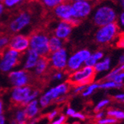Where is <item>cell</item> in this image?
<instances>
[{
  "instance_id": "6da1fadb",
  "label": "cell",
  "mask_w": 124,
  "mask_h": 124,
  "mask_svg": "<svg viewBox=\"0 0 124 124\" xmlns=\"http://www.w3.org/2000/svg\"><path fill=\"white\" fill-rule=\"evenodd\" d=\"M71 88V85L68 81L60 82L56 85L48 88L43 93H41L38 101L42 109L47 108L53 103H55L60 97L68 95Z\"/></svg>"
},
{
  "instance_id": "7a4b0ae2",
  "label": "cell",
  "mask_w": 124,
  "mask_h": 124,
  "mask_svg": "<svg viewBox=\"0 0 124 124\" xmlns=\"http://www.w3.org/2000/svg\"><path fill=\"white\" fill-rule=\"evenodd\" d=\"M92 20L97 26H103L111 22H115L117 19V11L114 5L111 2L101 3L92 11Z\"/></svg>"
},
{
  "instance_id": "3957f363",
  "label": "cell",
  "mask_w": 124,
  "mask_h": 124,
  "mask_svg": "<svg viewBox=\"0 0 124 124\" xmlns=\"http://www.w3.org/2000/svg\"><path fill=\"white\" fill-rule=\"evenodd\" d=\"M41 94L40 90L31 85L13 87L10 92V99L14 105L23 106L32 100H37Z\"/></svg>"
},
{
  "instance_id": "277c9868",
  "label": "cell",
  "mask_w": 124,
  "mask_h": 124,
  "mask_svg": "<svg viewBox=\"0 0 124 124\" xmlns=\"http://www.w3.org/2000/svg\"><path fill=\"white\" fill-rule=\"evenodd\" d=\"M22 54L10 47L0 53V72L8 74L16 69L22 62Z\"/></svg>"
},
{
  "instance_id": "5b68a950",
  "label": "cell",
  "mask_w": 124,
  "mask_h": 124,
  "mask_svg": "<svg viewBox=\"0 0 124 124\" xmlns=\"http://www.w3.org/2000/svg\"><path fill=\"white\" fill-rule=\"evenodd\" d=\"M49 37L48 33L37 31L29 35L30 48L37 51L40 57H48L51 51L49 48Z\"/></svg>"
},
{
  "instance_id": "8992f818",
  "label": "cell",
  "mask_w": 124,
  "mask_h": 124,
  "mask_svg": "<svg viewBox=\"0 0 124 124\" xmlns=\"http://www.w3.org/2000/svg\"><path fill=\"white\" fill-rule=\"evenodd\" d=\"M96 76V72L94 67L83 65L80 69L69 73L67 77V81L71 86L76 85H86L94 82Z\"/></svg>"
},
{
  "instance_id": "52a82bcc",
  "label": "cell",
  "mask_w": 124,
  "mask_h": 124,
  "mask_svg": "<svg viewBox=\"0 0 124 124\" xmlns=\"http://www.w3.org/2000/svg\"><path fill=\"white\" fill-rule=\"evenodd\" d=\"M119 31L120 28L116 22L100 26L94 34L95 42L101 46H106L115 39L118 35Z\"/></svg>"
},
{
  "instance_id": "ba28073f",
  "label": "cell",
  "mask_w": 124,
  "mask_h": 124,
  "mask_svg": "<svg viewBox=\"0 0 124 124\" xmlns=\"http://www.w3.org/2000/svg\"><path fill=\"white\" fill-rule=\"evenodd\" d=\"M32 22L33 16L29 11L22 10L10 20L8 28L12 34L22 33L32 24Z\"/></svg>"
},
{
  "instance_id": "9c48e42d",
  "label": "cell",
  "mask_w": 124,
  "mask_h": 124,
  "mask_svg": "<svg viewBox=\"0 0 124 124\" xmlns=\"http://www.w3.org/2000/svg\"><path fill=\"white\" fill-rule=\"evenodd\" d=\"M91 54L92 52L88 49L82 48L74 51L71 54H69L65 70L66 72L71 73L80 69V68L85 65L86 60Z\"/></svg>"
},
{
  "instance_id": "30bf717a",
  "label": "cell",
  "mask_w": 124,
  "mask_h": 124,
  "mask_svg": "<svg viewBox=\"0 0 124 124\" xmlns=\"http://www.w3.org/2000/svg\"><path fill=\"white\" fill-rule=\"evenodd\" d=\"M69 56V51L65 47L57 51L50 52L47 57L50 68L54 71H65Z\"/></svg>"
},
{
  "instance_id": "8fae6325",
  "label": "cell",
  "mask_w": 124,
  "mask_h": 124,
  "mask_svg": "<svg viewBox=\"0 0 124 124\" xmlns=\"http://www.w3.org/2000/svg\"><path fill=\"white\" fill-rule=\"evenodd\" d=\"M8 79L12 87L31 85L32 77L30 71L24 69H15L8 74Z\"/></svg>"
},
{
  "instance_id": "7c38bea8",
  "label": "cell",
  "mask_w": 124,
  "mask_h": 124,
  "mask_svg": "<svg viewBox=\"0 0 124 124\" xmlns=\"http://www.w3.org/2000/svg\"><path fill=\"white\" fill-rule=\"evenodd\" d=\"M74 17L80 20L88 18L92 14L94 6L91 0H77L71 2Z\"/></svg>"
},
{
  "instance_id": "4fadbf2b",
  "label": "cell",
  "mask_w": 124,
  "mask_h": 124,
  "mask_svg": "<svg viewBox=\"0 0 124 124\" xmlns=\"http://www.w3.org/2000/svg\"><path fill=\"white\" fill-rule=\"evenodd\" d=\"M9 47L23 54L30 48L29 36L22 33H14L10 38Z\"/></svg>"
},
{
  "instance_id": "5bb4252c",
  "label": "cell",
  "mask_w": 124,
  "mask_h": 124,
  "mask_svg": "<svg viewBox=\"0 0 124 124\" xmlns=\"http://www.w3.org/2000/svg\"><path fill=\"white\" fill-rule=\"evenodd\" d=\"M54 16L59 20L71 22L74 17V10L71 2H62L57 6H56L53 10Z\"/></svg>"
},
{
  "instance_id": "9a60e30c",
  "label": "cell",
  "mask_w": 124,
  "mask_h": 124,
  "mask_svg": "<svg viewBox=\"0 0 124 124\" xmlns=\"http://www.w3.org/2000/svg\"><path fill=\"white\" fill-rule=\"evenodd\" d=\"M74 26L69 22L59 20L53 29V35L65 41L71 37Z\"/></svg>"
},
{
  "instance_id": "2e32d148",
  "label": "cell",
  "mask_w": 124,
  "mask_h": 124,
  "mask_svg": "<svg viewBox=\"0 0 124 124\" xmlns=\"http://www.w3.org/2000/svg\"><path fill=\"white\" fill-rule=\"evenodd\" d=\"M40 58V55L33 50L31 48H29L26 52H25L22 54V69H24L28 71H32L33 69L36 66L39 59Z\"/></svg>"
},
{
  "instance_id": "e0dca14e",
  "label": "cell",
  "mask_w": 124,
  "mask_h": 124,
  "mask_svg": "<svg viewBox=\"0 0 124 124\" xmlns=\"http://www.w3.org/2000/svg\"><path fill=\"white\" fill-rule=\"evenodd\" d=\"M26 115L28 118V121L35 118L40 117V113L42 108L39 103L38 99L32 100L28 103L25 106H23Z\"/></svg>"
},
{
  "instance_id": "ac0fdd59",
  "label": "cell",
  "mask_w": 124,
  "mask_h": 124,
  "mask_svg": "<svg viewBox=\"0 0 124 124\" xmlns=\"http://www.w3.org/2000/svg\"><path fill=\"white\" fill-rule=\"evenodd\" d=\"M50 68L49 62L47 57H40L36 66L33 69V74L37 77H41L46 75Z\"/></svg>"
},
{
  "instance_id": "d6986e66",
  "label": "cell",
  "mask_w": 124,
  "mask_h": 124,
  "mask_svg": "<svg viewBox=\"0 0 124 124\" xmlns=\"http://www.w3.org/2000/svg\"><path fill=\"white\" fill-rule=\"evenodd\" d=\"M11 120L12 121H10V123L14 124H25L28 123V118L23 106H16V108L13 112V117Z\"/></svg>"
},
{
  "instance_id": "ffe728a7",
  "label": "cell",
  "mask_w": 124,
  "mask_h": 124,
  "mask_svg": "<svg viewBox=\"0 0 124 124\" xmlns=\"http://www.w3.org/2000/svg\"><path fill=\"white\" fill-rule=\"evenodd\" d=\"M111 60L109 57H103L102 60L98 61L96 65L94 66V71L96 74L103 73L106 71H108L111 69Z\"/></svg>"
},
{
  "instance_id": "44dd1931",
  "label": "cell",
  "mask_w": 124,
  "mask_h": 124,
  "mask_svg": "<svg viewBox=\"0 0 124 124\" xmlns=\"http://www.w3.org/2000/svg\"><path fill=\"white\" fill-rule=\"evenodd\" d=\"M104 57V53L102 51H97L90 54V56L86 60L85 65L94 67L96 63L100 61V60H102Z\"/></svg>"
},
{
  "instance_id": "7402d4cb",
  "label": "cell",
  "mask_w": 124,
  "mask_h": 124,
  "mask_svg": "<svg viewBox=\"0 0 124 124\" xmlns=\"http://www.w3.org/2000/svg\"><path fill=\"white\" fill-rule=\"evenodd\" d=\"M64 114L68 117V118H73L74 120H78L80 121H85L86 119V117L83 113L76 111L72 107H67L65 109Z\"/></svg>"
},
{
  "instance_id": "603a6c76",
  "label": "cell",
  "mask_w": 124,
  "mask_h": 124,
  "mask_svg": "<svg viewBox=\"0 0 124 124\" xmlns=\"http://www.w3.org/2000/svg\"><path fill=\"white\" fill-rule=\"evenodd\" d=\"M65 41L60 39L59 37H56L54 35H51L49 37V48L51 52L57 51L64 47Z\"/></svg>"
},
{
  "instance_id": "cb8c5ba5",
  "label": "cell",
  "mask_w": 124,
  "mask_h": 124,
  "mask_svg": "<svg viewBox=\"0 0 124 124\" xmlns=\"http://www.w3.org/2000/svg\"><path fill=\"white\" fill-rule=\"evenodd\" d=\"M98 89H100V83L94 81V82L85 85L83 92L81 93V96L83 98L89 97H91Z\"/></svg>"
},
{
  "instance_id": "d4e9b609",
  "label": "cell",
  "mask_w": 124,
  "mask_h": 124,
  "mask_svg": "<svg viewBox=\"0 0 124 124\" xmlns=\"http://www.w3.org/2000/svg\"><path fill=\"white\" fill-rule=\"evenodd\" d=\"M123 86H124L123 83H118L113 80H106L102 83H100V88L103 90L121 89Z\"/></svg>"
},
{
  "instance_id": "484cf974",
  "label": "cell",
  "mask_w": 124,
  "mask_h": 124,
  "mask_svg": "<svg viewBox=\"0 0 124 124\" xmlns=\"http://www.w3.org/2000/svg\"><path fill=\"white\" fill-rule=\"evenodd\" d=\"M26 2H28V0H4L3 3L6 9L11 10L24 5Z\"/></svg>"
},
{
  "instance_id": "4316f807",
  "label": "cell",
  "mask_w": 124,
  "mask_h": 124,
  "mask_svg": "<svg viewBox=\"0 0 124 124\" xmlns=\"http://www.w3.org/2000/svg\"><path fill=\"white\" fill-rule=\"evenodd\" d=\"M65 0H39L42 5L48 10H53L56 6H57Z\"/></svg>"
},
{
  "instance_id": "83f0119b",
  "label": "cell",
  "mask_w": 124,
  "mask_h": 124,
  "mask_svg": "<svg viewBox=\"0 0 124 124\" xmlns=\"http://www.w3.org/2000/svg\"><path fill=\"white\" fill-rule=\"evenodd\" d=\"M108 116L112 117L117 120H124V111L119 109H108L106 111Z\"/></svg>"
},
{
  "instance_id": "f1b7e54d",
  "label": "cell",
  "mask_w": 124,
  "mask_h": 124,
  "mask_svg": "<svg viewBox=\"0 0 124 124\" xmlns=\"http://www.w3.org/2000/svg\"><path fill=\"white\" fill-rule=\"evenodd\" d=\"M51 80L54 82H62L65 79H67V74L65 71H54L51 74Z\"/></svg>"
},
{
  "instance_id": "f546056e",
  "label": "cell",
  "mask_w": 124,
  "mask_h": 124,
  "mask_svg": "<svg viewBox=\"0 0 124 124\" xmlns=\"http://www.w3.org/2000/svg\"><path fill=\"white\" fill-rule=\"evenodd\" d=\"M10 38L8 34H0V53L9 47Z\"/></svg>"
},
{
  "instance_id": "4dcf8cb0",
  "label": "cell",
  "mask_w": 124,
  "mask_h": 124,
  "mask_svg": "<svg viewBox=\"0 0 124 124\" xmlns=\"http://www.w3.org/2000/svg\"><path fill=\"white\" fill-rule=\"evenodd\" d=\"M111 103V100L108 99V98H106V99H103L100 100L99 102L97 103V105L95 106L94 110V111H101L103 110L105 107H106L109 103Z\"/></svg>"
},
{
  "instance_id": "1f68e13d",
  "label": "cell",
  "mask_w": 124,
  "mask_h": 124,
  "mask_svg": "<svg viewBox=\"0 0 124 124\" xmlns=\"http://www.w3.org/2000/svg\"><path fill=\"white\" fill-rule=\"evenodd\" d=\"M59 114H60V110L58 108H54V109L51 110L50 111H48V113L46 114V118L49 123H51L56 117L58 116Z\"/></svg>"
},
{
  "instance_id": "d6a6232c",
  "label": "cell",
  "mask_w": 124,
  "mask_h": 124,
  "mask_svg": "<svg viewBox=\"0 0 124 124\" xmlns=\"http://www.w3.org/2000/svg\"><path fill=\"white\" fill-rule=\"evenodd\" d=\"M118 122V120L114 117L108 116L107 117H104L102 119L97 120V123L99 124H115L117 123Z\"/></svg>"
},
{
  "instance_id": "836d02e7",
  "label": "cell",
  "mask_w": 124,
  "mask_h": 124,
  "mask_svg": "<svg viewBox=\"0 0 124 124\" xmlns=\"http://www.w3.org/2000/svg\"><path fill=\"white\" fill-rule=\"evenodd\" d=\"M68 117L65 114H59L52 122V124H64L67 122Z\"/></svg>"
},
{
  "instance_id": "e575fe53",
  "label": "cell",
  "mask_w": 124,
  "mask_h": 124,
  "mask_svg": "<svg viewBox=\"0 0 124 124\" xmlns=\"http://www.w3.org/2000/svg\"><path fill=\"white\" fill-rule=\"evenodd\" d=\"M109 80H113L118 83H124V71H120L115 75L112 76Z\"/></svg>"
},
{
  "instance_id": "d590c367",
  "label": "cell",
  "mask_w": 124,
  "mask_h": 124,
  "mask_svg": "<svg viewBox=\"0 0 124 124\" xmlns=\"http://www.w3.org/2000/svg\"><path fill=\"white\" fill-rule=\"evenodd\" d=\"M116 22H117L120 30L124 31V10H123L118 14Z\"/></svg>"
},
{
  "instance_id": "8d00e7d4",
  "label": "cell",
  "mask_w": 124,
  "mask_h": 124,
  "mask_svg": "<svg viewBox=\"0 0 124 124\" xmlns=\"http://www.w3.org/2000/svg\"><path fill=\"white\" fill-rule=\"evenodd\" d=\"M85 87V85H73L72 88H71V92L74 95L81 94V93L83 92Z\"/></svg>"
},
{
  "instance_id": "74e56055",
  "label": "cell",
  "mask_w": 124,
  "mask_h": 124,
  "mask_svg": "<svg viewBox=\"0 0 124 124\" xmlns=\"http://www.w3.org/2000/svg\"><path fill=\"white\" fill-rule=\"evenodd\" d=\"M105 112L103 111L102 110L101 111H96V114L94 115V118L96 120H100V119H102L103 117H105Z\"/></svg>"
},
{
  "instance_id": "f35d334b",
  "label": "cell",
  "mask_w": 124,
  "mask_h": 124,
  "mask_svg": "<svg viewBox=\"0 0 124 124\" xmlns=\"http://www.w3.org/2000/svg\"><path fill=\"white\" fill-rule=\"evenodd\" d=\"M114 98L116 100L120 101V102H122L124 103V92H121V93H118V94H115L114 96Z\"/></svg>"
},
{
  "instance_id": "ab89813d",
  "label": "cell",
  "mask_w": 124,
  "mask_h": 124,
  "mask_svg": "<svg viewBox=\"0 0 124 124\" xmlns=\"http://www.w3.org/2000/svg\"><path fill=\"white\" fill-rule=\"evenodd\" d=\"M5 10H6V8L4 5L3 2H0V18L4 15V14L5 12Z\"/></svg>"
},
{
  "instance_id": "60d3db41",
  "label": "cell",
  "mask_w": 124,
  "mask_h": 124,
  "mask_svg": "<svg viewBox=\"0 0 124 124\" xmlns=\"http://www.w3.org/2000/svg\"><path fill=\"white\" fill-rule=\"evenodd\" d=\"M5 113V103L3 100L0 97V115H3Z\"/></svg>"
},
{
  "instance_id": "b9f144b4",
  "label": "cell",
  "mask_w": 124,
  "mask_h": 124,
  "mask_svg": "<svg viewBox=\"0 0 124 124\" xmlns=\"http://www.w3.org/2000/svg\"><path fill=\"white\" fill-rule=\"evenodd\" d=\"M7 123V118L5 115H0V124H5Z\"/></svg>"
},
{
  "instance_id": "7bdbcfd3",
  "label": "cell",
  "mask_w": 124,
  "mask_h": 124,
  "mask_svg": "<svg viewBox=\"0 0 124 124\" xmlns=\"http://www.w3.org/2000/svg\"><path fill=\"white\" fill-rule=\"evenodd\" d=\"M116 2L118 3V5L120 6L122 10H124V0H115Z\"/></svg>"
},
{
  "instance_id": "ee69618b",
  "label": "cell",
  "mask_w": 124,
  "mask_h": 124,
  "mask_svg": "<svg viewBox=\"0 0 124 124\" xmlns=\"http://www.w3.org/2000/svg\"><path fill=\"white\" fill-rule=\"evenodd\" d=\"M124 63V52L120 56V57L118 59V64L120 65V64H123Z\"/></svg>"
},
{
  "instance_id": "f6af8a7d",
  "label": "cell",
  "mask_w": 124,
  "mask_h": 124,
  "mask_svg": "<svg viewBox=\"0 0 124 124\" xmlns=\"http://www.w3.org/2000/svg\"><path fill=\"white\" fill-rule=\"evenodd\" d=\"M65 2H73L74 1H77V0H65Z\"/></svg>"
},
{
  "instance_id": "bcb514c9",
  "label": "cell",
  "mask_w": 124,
  "mask_h": 124,
  "mask_svg": "<svg viewBox=\"0 0 124 124\" xmlns=\"http://www.w3.org/2000/svg\"><path fill=\"white\" fill-rule=\"evenodd\" d=\"M4 1V0H0V2H3Z\"/></svg>"
},
{
  "instance_id": "7dc6e473",
  "label": "cell",
  "mask_w": 124,
  "mask_h": 124,
  "mask_svg": "<svg viewBox=\"0 0 124 124\" xmlns=\"http://www.w3.org/2000/svg\"><path fill=\"white\" fill-rule=\"evenodd\" d=\"M91 1H94V0H91Z\"/></svg>"
}]
</instances>
